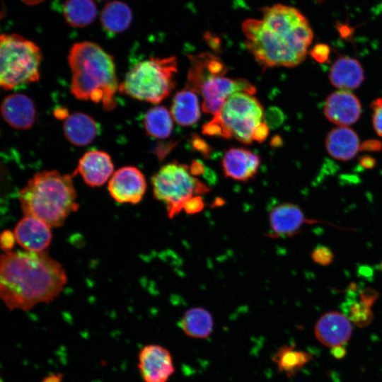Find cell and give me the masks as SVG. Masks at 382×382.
Segmentation results:
<instances>
[{
  "mask_svg": "<svg viewBox=\"0 0 382 382\" xmlns=\"http://www.w3.org/2000/svg\"><path fill=\"white\" fill-rule=\"evenodd\" d=\"M180 326L188 337L206 339L214 329V319L207 309L200 307L187 310L181 317Z\"/></svg>",
  "mask_w": 382,
  "mask_h": 382,
  "instance_id": "cell-23",
  "label": "cell"
},
{
  "mask_svg": "<svg viewBox=\"0 0 382 382\" xmlns=\"http://www.w3.org/2000/svg\"><path fill=\"white\" fill-rule=\"evenodd\" d=\"M146 190L143 173L134 166H124L115 171L108 181V192L120 204L139 203Z\"/></svg>",
  "mask_w": 382,
  "mask_h": 382,
  "instance_id": "cell-10",
  "label": "cell"
},
{
  "mask_svg": "<svg viewBox=\"0 0 382 382\" xmlns=\"http://www.w3.org/2000/svg\"><path fill=\"white\" fill-rule=\"evenodd\" d=\"M371 303L361 299V301L353 305L350 309L351 321L358 326L366 325L372 319V313L370 309Z\"/></svg>",
  "mask_w": 382,
  "mask_h": 382,
  "instance_id": "cell-28",
  "label": "cell"
},
{
  "mask_svg": "<svg viewBox=\"0 0 382 382\" xmlns=\"http://www.w3.org/2000/svg\"><path fill=\"white\" fill-rule=\"evenodd\" d=\"M221 165L226 178L246 182L257 173L260 158L256 154L244 148H231L225 152Z\"/></svg>",
  "mask_w": 382,
  "mask_h": 382,
  "instance_id": "cell-17",
  "label": "cell"
},
{
  "mask_svg": "<svg viewBox=\"0 0 382 382\" xmlns=\"http://www.w3.org/2000/svg\"><path fill=\"white\" fill-rule=\"evenodd\" d=\"M42 54L33 42L18 34L0 37V86L11 90L40 79Z\"/></svg>",
  "mask_w": 382,
  "mask_h": 382,
  "instance_id": "cell-7",
  "label": "cell"
},
{
  "mask_svg": "<svg viewBox=\"0 0 382 382\" xmlns=\"http://www.w3.org/2000/svg\"><path fill=\"white\" fill-rule=\"evenodd\" d=\"M151 185L154 197L166 204L170 218L180 212L189 199L209 191L190 166L178 162L162 166L153 175Z\"/></svg>",
  "mask_w": 382,
  "mask_h": 382,
  "instance_id": "cell-8",
  "label": "cell"
},
{
  "mask_svg": "<svg viewBox=\"0 0 382 382\" xmlns=\"http://www.w3.org/2000/svg\"><path fill=\"white\" fill-rule=\"evenodd\" d=\"M67 282L63 266L45 251H9L0 259V298L10 310L28 311L52 301Z\"/></svg>",
  "mask_w": 382,
  "mask_h": 382,
  "instance_id": "cell-2",
  "label": "cell"
},
{
  "mask_svg": "<svg viewBox=\"0 0 382 382\" xmlns=\"http://www.w3.org/2000/svg\"><path fill=\"white\" fill-rule=\"evenodd\" d=\"M66 23L81 28L91 24L97 15V7L92 0H66L63 6Z\"/></svg>",
  "mask_w": 382,
  "mask_h": 382,
  "instance_id": "cell-27",
  "label": "cell"
},
{
  "mask_svg": "<svg viewBox=\"0 0 382 382\" xmlns=\"http://www.w3.org/2000/svg\"><path fill=\"white\" fill-rule=\"evenodd\" d=\"M327 119L339 127L354 124L360 117L361 105L358 98L349 91L340 90L327 98L324 105Z\"/></svg>",
  "mask_w": 382,
  "mask_h": 382,
  "instance_id": "cell-14",
  "label": "cell"
},
{
  "mask_svg": "<svg viewBox=\"0 0 382 382\" xmlns=\"http://www.w3.org/2000/svg\"><path fill=\"white\" fill-rule=\"evenodd\" d=\"M364 79V69L355 59L349 57L338 58L331 66L329 72L330 83L340 90L358 88Z\"/></svg>",
  "mask_w": 382,
  "mask_h": 382,
  "instance_id": "cell-20",
  "label": "cell"
},
{
  "mask_svg": "<svg viewBox=\"0 0 382 382\" xmlns=\"http://www.w3.org/2000/svg\"><path fill=\"white\" fill-rule=\"evenodd\" d=\"M68 62L71 94L79 100L100 103L105 110H114L120 84L113 57L98 44L83 41L71 47Z\"/></svg>",
  "mask_w": 382,
  "mask_h": 382,
  "instance_id": "cell-3",
  "label": "cell"
},
{
  "mask_svg": "<svg viewBox=\"0 0 382 382\" xmlns=\"http://www.w3.org/2000/svg\"><path fill=\"white\" fill-rule=\"evenodd\" d=\"M311 56L319 62H324L329 56V48L323 44L316 45L311 51Z\"/></svg>",
  "mask_w": 382,
  "mask_h": 382,
  "instance_id": "cell-33",
  "label": "cell"
},
{
  "mask_svg": "<svg viewBox=\"0 0 382 382\" xmlns=\"http://www.w3.org/2000/svg\"><path fill=\"white\" fill-rule=\"evenodd\" d=\"M63 377L61 373H52L45 376L41 382H62Z\"/></svg>",
  "mask_w": 382,
  "mask_h": 382,
  "instance_id": "cell-35",
  "label": "cell"
},
{
  "mask_svg": "<svg viewBox=\"0 0 382 382\" xmlns=\"http://www.w3.org/2000/svg\"><path fill=\"white\" fill-rule=\"evenodd\" d=\"M311 258L316 263L325 266L332 262L334 255L328 247L319 245L312 251Z\"/></svg>",
  "mask_w": 382,
  "mask_h": 382,
  "instance_id": "cell-29",
  "label": "cell"
},
{
  "mask_svg": "<svg viewBox=\"0 0 382 382\" xmlns=\"http://www.w3.org/2000/svg\"><path fill=\"white\" fill-rule=\"evenodd\" d=\"M264 108L252 95L237 92L222 105L213 118L202 127V132L251 144L257 128L263 123Z\"/></svg>",
  "mask_w": 382,
  "mask_h": 382,
  "instance_id": "cell-5",
  "label": "cell"
},
{
  "mask_svg": "<svg viewBox=\"0 0 382 382\" xmlns=\"http://www.w3.org/2000/svg\"><path fill=\"white\" fill-rule=\"evenodd\" d=\"M269 134V128L266 122L262 123L255 130L253 141L257 142L263 141Z\"/></svg>",
  "mask_w": 382,
  "mask_h": 382,
  "instance_id": "cell-34",
  "label": "cell"
},
{
  "mask_svg": "<svg viewBox=\"0 0 382 382\" xmlns=\"http://www.w3.org/2000/svg\"><path fill=\"white\" fill-rule=\"evenodd\" d=\"M16 242L13 232L10 230H4L0 236V243L1 249L6 252L11 251Z\"/></svg>",
  "mask_w": 382,
  "mask_h": 382,
  "instance_id": "cell-32",
  "label": "cell"
},
{
  "mask_svg": "<svg viewBox=\"0 0 382 382\" xmlns=\"http://www.w3.org/2000/svg\"><path fill=\"white\" fill-rule=\"evenodd\" d=\"M352 330L349 318L336 311L323 313L314 325V335L317 340L330 348L344 346L351 338Z\"/></svg>",
  "mask_w": 382,
  "mask_h": 382,
  "instance_id": "cell-12",
  "label": "cell"
},
{
  "mask_svg": "<svg viewBox=\"0 0 382 382\" xmlns=\"http://www.w3.org/2000/svg\"><path fill=\"white\" fill-rule=\"evenodd\" d=\"M51 226L35 217L24 216L16 225V242L25 250L41 253L49 247L52 233Z\"/></svg>",
  "mask_w": 382,
  "mask_h": 382,
  "instance_id": "cell-15",
  "label": "cell"
},
{
  "mask_svg": "<svg viewBox=\"0 0 382 382\" xmlns=\"http://www.w3.org/2000/svg\"><path fill=\"white\" fill-rule=\"evenodd\" d=\"M97 122L89 115L74 112L64 119L63 131L67 140L75 146H86L93 141L98 133Z\"/></svg>",
  "mask_w": 382,
  "mask_h": 382,
  "instance_id": "cell-21",
  "label": "cell"
},
{
  "mask_svg": "<svg viewBox=\"0 0 382 382\" xmlns=\"http://www.w3.org/2000/svg\"><path fill=\"white\" fill-rule=\"evenodd\" d=\"M318 1H323V0H318Z\"/></svg>",
  "mask_w": 382,
  "mask_h": 382,
  "instance_id": "cell-38",
  "label": "cell"
},
{
  "mask_svg": "<svg viewBox=\"0 0 382 382\" xmlns=\"http://www.w3.org/2000/svg\"><path fill=\"white\" fill-rule=\"evenodd\" d=\"M359 146L357 134L348 127L332 129L325 139V147L329 155L341 161L352 159L358 153Z\"/></svg>",
  "mask_w": 382,
  "mask_h": 382,
  "instance_id": "cell-19",
  "label": "cell"
},
{
  "mask_svg": "<svg viewBox=\"0 0 382 382\" xmlns=\"http://www.w3.org/2000/svg\"><path fill=\"white\" fill-rule=\"evenodd\" d=\"M204 208V202L200 195L189 199L184 204L183 210L187 214H193L202 211Z\"/></svg>",
  "mask_w": 382,
  "mask_h": 382,
  "instance_id": "cell-31",
  "label": "cell"
},
{
  "mask_svg": "<svg viewBox=\"0 0 382 382\" xmlns=\"http://www.w3.org/2000/svg\"><path fill=\"white\" fill-rule=\"evenodd\" d=\"M332 354L336 359H342L346 354L344 346H339L332 348Z\"/></svg>",
  "mask_w": 382,
  "mask_h": 382,
  "instance_id": "cell-36",
  "label": "cell"
},
{
  "mask_svg": "<svg viewBox=\"0 0 382 382\" xmlns=\"http://www.w3.org/2000/svg\"><path fill=\"white\" fill-rule=\"evenodd\" d=\"M262 18L242 23L245 45L264 69L301 63L313 38L306 18L296 8L280 4L262 8Z\"/></svg>",
  "mask_w": 382,
  "mask_h": 382,
  "instance_id": "cell-1",
  "label": "cell"
},
{
  "mask_svg": "<svg viewBox=\"0 0 382 382\" xmlns=\"http://www.w3.org/2000/svg\"><path fill=\"white\" fill-rule=\"evenodd\" d=\"M373 110L372 122L376 134L382 137V98H377L371 105Z\"/></svg>",
  "mask_w": 382,
  "mask_h": 382,
  "instance_id": "cell-30",
  "label": "cell"
},
{
  "mask_svg": "<svg viewBox=\"0 0 382 382\" xmlns=\"http://www.w3.org/2000/svg\"><path fill=\"white\" fill-rule=\"evenodd\" d=\"M178 61L175 57H149L137 63L119 85V91L141 101L158 104L175 87Z\"/></svg>",
  "mask_w": 382,
  "mask_h": 382,
  "instance_id": "cell-6",
  "label": "cell"
},
{
  "mask_svg": "<svg viewBox=\"0 0 382 382\" xmlns=\"http://www.w3.org/2000/svg\"><path fill=\"white\" fill-rule=\"evenodd\" d=\"M311 359V353L297 349L294 345H284L272 357L279 372L294 376Z\"/></svg>",
  "mask_w": 382,
  "mask_h": 382,
  "instance_id": "cell-25",
  "label": "cell"
},
{
  "mask_svg": "<svg viewBox=\"0 0 382 382\" xmlns=\"http://www.w3.org/2000/svg\"><path fill=\"white\" fill-rule=\"evenodd\" d=\"M138 369L144 382H167L175 371L169 350L156 344L146 345L140 349Z\"/></svg>",
  "mask_w": 382,
  "mask_h": 382,
  "instance_id": "cell-11",
  "label": "cell"
},
{
  "mask_svg": "<svg viewBox=\"0 0 382 382\" xmlns=\"http://www.w3.org/2000/svg\"><path fill=\"white\" fill-rule=\"evenodd\" d=\"M1 115L5 122L17 129H28L35 122L36 110L33 101L27 96L13 93L1 102Z\"/></svg>",
  "mask_w": 382,
  "mask_h": 382,
  "instance_id": "cell-18",
  "label": "cell"
},
{
  "mask_svg": "<svg viewBox=\"0 0 382 382\" xmlns=\"http://www.w3.org/2000/svg\"><path fill=\"white\" fill-rule=\"evenodd\" d=\"M316 222L306 218L299 206L290 202L280 203L269 212V235L272 238L291 237L299 233L303 225Z\"/></svg>",
  "mask_w": 382,
  "mask_h": 382,
  "instance_id": "cell-13",
  "label": "cell"
},
{
  "mask_svg": "<svg viewBox=\"0 0 382 382\" xmlns=\"http://www.w3.org/2000/svg\"><path fill=\"white\" fill-rule=\"evenodd\" d=\"M170 113L178 125L191 126L199 119L200 104L197 93L184 88L174 96Z\"/></svg>",
  "mask_w": 382,
  "mask_h": 382,
  "instance_id": "cell-22",
  "label": "cell"
},
{
  "mask_svg": "<svg viewBox=\"0 0 382 382\" xmlns=\"http://www.w3.org/2000/svg\"><path fill=\"white\" fill-rule=\"evenodd\" d=\"M173 120L166 108L156 105L146 112L144 127L148 135L156 139H166L172 132Z\"/></svg>",
  "mask_w": 382,
  "mask_h": 382,
  "instance_id": "cell-26",
  "label": "cell"
},
{
  "mask_svg": "<svg viewBox=\"0 0 382 382\" xmlns=\"http://www.w3.org/2000/svg\"><path fill=\"white\" fill-rule=\"evenodd\" d=\"M72 175L55 170L35 173L18 192L24 216L40 219L59 227L79 209Z\"/></svg>",
  "mask_w": 382,
  "mask_h": 382,
  "instance_id": "cell-4",
  "label": "cell"
},
{
  "mask_svg": "<svg viewBox=\"0 0 382 382\" xmlns=\"http://www.w3.org/2000/svg\"><path fill=\"white\" fill-rule=\"evenodd\" d=\"M45 0H22V1L28 5H35L42 2Z\"/></svg>",
  "mask_w": 382,
  "mask_h": 382,
  "instance_id": "cell-37",
  "label": "cell"
},
{
  "mask_svg": "<svg viewBox=\"0 0 382 382\" xmlns=\"http://www.w3.org/2000/svg\"><path fill=\"white\" fill-rule=\"evenodd\" d=\"M132 20V13L130 8L120 1L108 2L100 13L102 25L112 33H119L127 30Z\"/></svg>",
  "mask_w": 382,
  "mask_h": 382,
  "instance_id": "cell-24",
  "label": "cell"
},
{
  "mask_svg": "<svg viewBox=\"0 0 382 382\" xmlns=\"http://www.w3.org/2000/svg\"><path fill=\"white\" fill-rule=\"evenodd\" d=\"M255 86L243 79H231L225 74H210L204 78L193 89L202 97L201 108L207 114L215 115L224 102L237 92L253 95Z\"/></svg>",
  "mask_w": 382,
  "mask_h": 382,
  "instance_id": "cell-9",
  "label": "cell"
},
{
  "mask_svg": "<svg viewBox=\"0 0 382 382\" xmlns=\"http://www.w3.org/2000/svg\"><path fill=\"white\" fill-rule=\"evenodd\" d=\"M113 170L114 165L108 153L91 150L86 152L79 160L74 175L79 173L86 185L95 187L110 180Z\"/></svg>",
  "mask_w": 382,
  "mask_h": 382,
  "instance_id": "cell-16",
  "label": "cell"
}]
</instances>
